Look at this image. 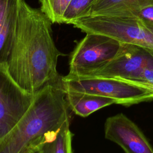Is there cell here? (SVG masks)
<instances>
[{
	"label": "cell",
	"instance_id": "obj_1",
	"mask_svg": "<svg viewBox=\"0 0 153 153\" xmlns=\"http://www.w3.org/2000/svg\"><path fill=\"white\" fill-rule=\"evenodd\" d=\"M50 20L25 0H17L13 39L7 60L8 71L25 90L35 93L62 80L57 59L65 56L56 47Z\"/></svg>",
	"mask_w": 153,
	"mask_h": 153
},
{
	"label": "cell",
	"instance_id": "obj_2",
	"mask_svg": "<svg viewBox=\"0 0 153 153\" xmlns=\"http://www.w3.org/2000/svg\"><path fill=\"white\" fill-rule=\"evenodd\" d=\"M61 81L37 91L29 110L0 142V153H35L71 121Z\"/></svg>",
	"mask_w": 153,
	"mask_h": 153
},
{
	"label": "cell",
	"instance_id": "obj_3",
	"mask_svg": "<svg viewBox=\"0 0 153 153\" xmlns=\"http://www.w3.org/2000/svg\"><path fill=\"white\" fill-rule=\"evenodd\" d=\"M70 25L86 33L103 35L124 44L153 50V26L135 15H89Z\"/></svg>",
	"mask_w": 153,
	"mask_h": 153
},
{
	"label": "cell",
	"instance_id": "obj_4",
	"mask_svg": "<svg viewBox=\"0 0 153 153\" xmlns=\"http://www.w3.org/2000/svg\"><path fill=\"white\" fill-rule=\"evenodd\" d=\"M65 91L89 93L112 99L117 104L129 106L153 100V89L142 84L111 77L62 76Z\"/></svg>",
	"mask_w": 153,
	"mask_h": 153
},
{
	"label": "cell",
	"instance_id": "obj_5",
	"mask_svg": "<svg viewBox=\"0 0 153 153\" xmlns=\"http://www.w3.org/2000/svg\"><path fill=\"white\" fill-rule=\"evenodd\" d=\"M123 44L103 35L87 33L71 53L67 76L78 78L92 76L117 54Z\"/></svg>",
	"mask_w": 153,
	"mask_h": 153
},
{
	"label": "cell",
	"instance_id": "obj_6",
	"mask_svg": "<svg viewBox=\"0 0 153 153\" xmlns=\"http://www.w3.org/2000/svg\"><path fill=\"white\" fill-rule=\"evenodd\" d=\"M35 93L23 89L10 75L5 63H0V142L23 118Z\"/></svg>",
	"mask_w": 153,
	"mask_h": 153
},
{
	"label": "cell",
	"instance_id": "obj_7",
	"mask_svg": "<svg viewBox=\"0 0 153 153\" xmlns=\"http://www.w3.org/2000/svg\"><path fill=\"white\" fill-rule=\"evenodd\" d=\"M151 56L146 48L123 44L117 54L90 77L117 78L140 84L142 70Z\"/></svg>",
	"mask_w": 153,
	"mask_h": 153
},
{
	"label": "cell",
	"instance_id": "obj_8",
	"mask_svg": "<svg viewBox=\"0 0 153 153\" xmlns=\"http://www.w3.org/2000/svg\"><path fill=\"white\" fill-rule=\"evenodd\" d=\"M105 137L119 145L125 153H153V147L139 127L119 113L106 118Z\"/></svg>",
	"mask_w": 153,
	"mask_h": 153
},
{
	"label": "cell",
	"instance_id": "obj_9",
	"mask_svg": "<svg viewBox=\"0 0 153 153\" xmlns=\"http://www.w3.org/2000/svg\"><path fill=\"white\" fill-rule=\"evenodd\" d=\"M65 91L69 109L82 117H87L102 108L117 104L116 100L101 96L74 91Z\"/></svg>",
	"mask_w": 153,
	"mask_h": 153
},
{
	"label": "cell",
	"instance_id": "obj_10",
	"mask_svg": "<svg viewBox=\"0 0 153 153\" xmlns=\"http://www.w3.org/2000/svg\"><path fill=\"white\" fill-rule=\"evenodd\" d=\"M149 6H153V0H94L86 16L128 14Z\"/></svg>",
	"mask_w": 153,
	"mask_h": 153
},
{
	"label": "cell",
	"instance_id": "obj_11",
	"mask_svg": "<svg viewBox=\"0 0 153 153\" xmlns=\"http://www.w3.org/2000/svg\"><path fill=\"white\" fill-rule=\"evenodd\" d=\"M70 122L65 124L58 132L42 144L35 153H73L72 133L69 129Z\"/></svg>",
	"mask_w": 153,
	"mask_h": 153
},
{
	"label": "cell",
	"instance_id": "obj_12",
	"mask_svg": "<svg viewBox=\"0 0 153 153\" xmlns=\"http://www.w3.org/2000/svg\"><path fill=\"white\" fill-rule=\"evenodd\" d=\"M72 0H40L41 11L52 23H63V16Z\"/></svg>",
	"mask_w": 153,
	"mask_h": 153
},
{
	"label": "cell",
	"instance_id": "obj_13",
	"mask_svg": "<svg viewBox=\"0 0 153 153\" xmlns=\"http://www.w3.org/2000/svg\"><path fill=\"white\" fill-rule=\"evenodd\" d=\"M94 0H72L63 17V23L71 24L72 22L86 16Z\"/></svg>",
	"mask_w": 153,
	"mask_h": 153
},
{
	"label": "cell",
	"instance_id": "obj_14",
	"mask_svg": "<svg viewBox=\"0 0 153 153\" xmlns=\"http://www.w3.org/2000/svg\"><path fill=\"white\" fill-rule=\"evenodd\" d=\"M139 82L153 89V57L149 59L142 69L139 78Z\"/></svg>",
	"mask_w": 153,
	"mask_h": 153
},
{
	"label": "cell",
	"instance_id": "obj_15",
	"mask_svg": "<svg viewBox=\"0 0 153 153\" xmlns=\"http://www.w3.org/2000/svg\"><path fill=\"white\" fill-rule=\"evenodd\" d=\"M148 51H149V53L151 54V55L153 57V50H148V49H146Z\"/></svg>",
	"mask_w": 153,
	"mask_h": 153
}]
</instances>
